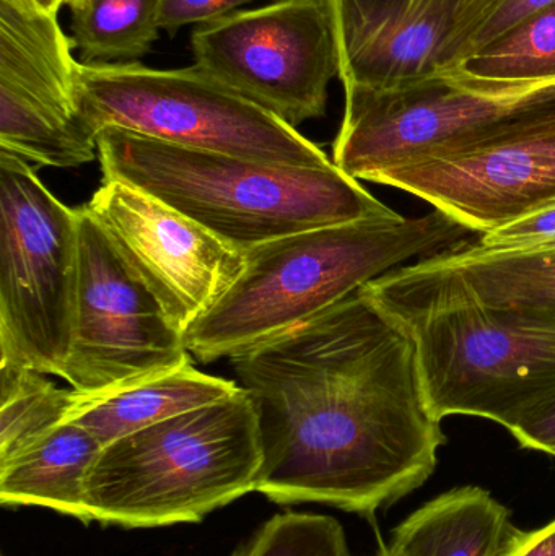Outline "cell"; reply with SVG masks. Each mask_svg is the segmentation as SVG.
Here are the masks:
<instances>
[{
  "mask_svg": "<svg viewBox=\"0 0 555 556\" xmlns=\"http://www.w3.org/2000/svg\"><path fill=\"white\" fill-rule=\"evenodd\" d=\"M260 427L256 493L357 515L420 489L446 438L406 326L364 288L231 356Z\"/></svg>",
  "mask_w": 555,
  "mask_h": 556,
  "instance_id": "6da1fadb",
  "label": "cell"
},
{
  "mask_svg": "<svg viewBox=\"0 0 555 556\" xmlns=\"http://www.w3.org/2000/svg\"><path fill=\"white\" fill-rule=\"evenodd\" d=\"M468 228L433 208L300 231L244 251L230 290L185 332L198 362L231 358L331 309L407 261L465 243Z\"/></svg>",
  "mask_w": 555,
  "mask_h": 556,
  "instance_id": "7a4b0ae2",
  "label": "cell"
},
{
  "mask_svg": "<svg viewBox=\"0 0 555 556\" xmlns=\"http://www.w3.org/2000/svg\"><path fill=\"white\" fill-rule=\"evenodd\" d=\"M97 142L103 179L160 199L243 251L300 231L393 212L336 165L257 162L121 127H104Z\"/></svg>",
  "mask_w": 555,
  "mask_h": 556,
  "instance_id": "3957f363",
  "label": "cell"
},
{
  "mask_svg": "<svg viewBox=\"0 0 555 556\" xmlns=\"http://www.w3.org/2000/svg\"><path fill=\"white\" fill-rule=\"evenodd\" d=\"M364 290L406 326L439 420L485 418L508 431L555 399V330L520 326L482 306L426 260Z\"/></svg>",
  "mask_w": 555,
  "mask_h": 556,
  "instance_id": "277c9868",
  "label": "cell"
},
{
  "mask_svg": "<svg viewBox=\"0 0 555 556\" xmlns=\"http://www.w3.org/2000/svg\"><path fill=\"white\" fill-rule=\"evenodd\" d=\"M263 450L243 389L106 444L85 480L91 521L126 529L201 521L256 492Z\"/></svg>",
  "mask_w": 555,
  "mask_h": 556,
  "instance_id": "5b68a950",
  "label": "cell"
},
{
  "mask_svg": "<svg viewBox=\"0 0 555 556\" xmlns=\"http://www.w3.org/2000/svg\"><path fill=\"white\" fill-rule=\"evenodd\" d=\"M77 104L94 136L121 127L207 152L303 168L332 160L295 127L209 77L201 68L78 62Z\"/></svg>",
  "mask_w": 555,
  "mask_h": 556,
  "instance_id": "8992f818",
  "label": "cell"
},
{
  "mask_svg": "<svg viewBox=\"0 0 555 556\" xmlns=\"http://www.w3.org/2000/svg\"><path fill=\"white\" fill-rule=\"evenodd\" d=\"M77 277V211L0 149V363L61 378Z\"/></svg>",
  "mask_w": 555,
  "mask_h": 556,
  "instance_id": "52a82bcc",
  "label": "cell"
},
{
  "mask_svg": "<svg viewBox=\"0 0 555 556\" xmlns=\"http://www.w3.org/2000/svg\"><path fill=\"white\" fill-rule=\"evenodd\" d=\"M370 182L422 199L471 233L543 207L555 199V80L524 110Z\"/></svg>",
  "mask_w": 555,
  "mask_h": 556,
  "instance_id": "ba28073f",
  "label": "cell"
},
{
  "mask_svg": "<svg viewBox=\"0 0 555 556\" xmlns=\"http://www.w3.org/2000/svg\"><path fill=\"white\" fill-rule=\"evenodd\" d=\"M78 214V277L71 353L61 378L97 401L191 363L185 337L108 240Z\"/></svg>",
  "mask_w": 555,
  "mask_h": 556,
  "instance_id": "9c48e42d",
  "label": "cell"
},
{
  "mask_svg": "<svg viewBox=\"0 0 555 556\" xmlns=\"http://www.w3.org/2000/svg\"><path fill=\"white\" fill-rule=\"evenodd\" d=\"M194 65L218 84L295 127L326 113L339 77L325 0H276L199 25Z\"/></svg>",
  "mask_w": 555,
  "mask_h": 556,
  "instance_id": "30bf717a",
  "label": "cell"
},
{
  "mask_svg": "<svg viewBox=\"0 0 555 556\" xmlns=\"http://www.w3.org/2000/svg\"><path fill=\"white\" fill-rule=\"evenodd\" d=\"M74 46L33 0H0V149L52 168L98 159L77 104Z\"/></svg>",
  "mask_w": 555,
  "mask_h": 556,
  "instance_id": "8fae6325",
  "label": "cell"
},
{
  "mask_svg": "<svg viewBox=\"0 0 555 556\" xmlns=\"http://www.w3.org/2000/svg\"><path fill=\"white\" fill-rule=\"evenodd\" d=\"M85 207L182 336L243 273V250L126 182L103 179Z\"/></svg>",
  "mask_w": 555,
  "mask_h": 556,
  "instance_id": "7c38bea8",
  "label": "cell"
},
{
  "mask_svg": "<svg viewBox=\"0 0 555 556\" xmlns=\"http://www.w3.org/2000/svg\"><path fill=\"white\" fill-rule=\"evenodd\" d=\"M344 91H390L458 67L504 0H325Z\"/></svg>",
  "mask_w": 555,
  "mask_h": 556,
  "instance_id": "4fadbf2b",
  "label": "cell"
},
{
  "mask_svg": "<svg viewBox=\"0 0 555 556\" xmlns=\"http://www.w3.org/2000/svg\"><path fill=\"white\" fill-rule=\"evenodd\" d=\"M426 261L495 316L555 330V244L497 251L465 241Z\"/></svg>",
  "mask_w": 555,
  "mask_h": 556,
  "instance_id": "5bb4252c",
  "label": "cell"
},
{
  "mask_svg": "<svg viewBox=\"0 0 555 556\" xmlns=\"http://www.w3.org/2000/svg\"><path fill=\"white\" fill-rule=\"evenodd\" d=\"M103 444L75 421H65L31 446L0 463L2 506H38L91 522L85 480Z\"/></svg>",
  "mask_w": 555,
  "mask_h": 556,
  "instance_id": "9a60e30c",
  "label": "cell"
},
{
  "mask_svg": "<svg viewBox=\"0 0 555 556\" xmlns=\"http://www.w3.org/2000/svg\"><path fill=\"white\" fill-rule=\"evenodd\" d=\"M514 526L510 511L481 486H459L404 519L393 532V556H499Z\"/></svg>",
  "mask_w": 555,
  "mask_h": 556,
  "instance_id": "2e32d148",
  "label": "cell"
},
{
  "mask_svg": "<svg viewBox=\"0 0 555 556\" xmlns=\"http://www.w3.org/2000/svg\"><path fill=\"white\" fill-rule=\"evenodd\" d=\"M237 382L182 366L142 384L97 401H80L71 420L90 431L103 447L166 418L214 404L240 391Z\"/></svg>",
  "mask_w": 555,
  "mask_h": 556,
  "instance_id": "e0dca14e",
  "label": "cell"
},
{
  "mask_svg": "<svg viewBox=\"0 0 555 556\" xmlns=\"http://www.w3.org/2000/svg\"><path fill=\"white\" fill-rule=\"evenodd\" d=\"M67 5L80 64L139 62L159 39V0H71Z\"/></svg>",
  "mask_w": 555,
  "mask_h": 556,
  "instance_id": "ac0fdd59",
  "label": "cell"
},
{
  "mask_svg": "<svg viewBox=\"0 0 555 556\" xmlns=\"http://www.w3.org/2000/svg\"><path fill=\"white\" fill-rule=\"evenodd\" d=\"M77 405L74 389L58 388L33 369L0 363V463L71 420Z\"/></svg>",
  "mask_w": 555,
  "mask_h": 556,
  "instance_id": "d6986e66",
  "label": "cell"
},
{
  "mask_svg": "<svg viewBox=\"0 0 555 556\" xmlns=\"http://www.w3.org/2000/svg\"><path fill=\"white\" fill-rule=\"evenodd\" d=\"M453 71L488 85L555 80V5L469 55Z\"/></svg>",
  "mask_w": 555,
  "mask_h": 556,
  "instance_id": "ffe728a7",
  "label": "cell"
},
{
  "mask_svg": "<svg viewBox=\"0 0 555 556\" xmlns=\"http://www.w3.org/2000/svg\"><path fill=\"white\" fill-rule=\"evenodd\" d=\"M234 556H351L344 529L325 515L287 511L270 518Z\"/></svg>",
  "mask_w": 555,
  "mask_h": 556,
  "instance_id": "44dd1931",
  "label": "cell"
},
{
  "mask_svg": "<svg viewBox=\"0 0 555 556\" xmlns=\"http://www.w3.org/2000/svg\"><path fill=\"white\" fill-rule=\"evenodd\" d=\"M479 247L484 250H528L555 244V199L543 207L481 235Z\"/></svg>",
  "mask_w": 555,
  "mask_h": 556,
  "instance_id": "7402d4cb",
  "label": "cell"
},
{
  "mask_svg": "<svg viewBox=\"0 0 555 556\" xmlns=\"http://www.w3.org/2000/svg\"><path fill=\"white\" fill-rule=\"evenodd\" d=\"M261 0H159V26L176 35L188 25H205Z\"/></svg>",
  "mask_w": 555,
  "mask_h": 556,
  "instance_id": "603a6c76",
  "label": "cell"
},
{
  "mask_svg": "<svg viewBox=\"0 0 555 556\" xmlns=\"http://www.w3.org/2000/svg\"><path fill=\"white\" fill-rule=\"evenodd\" d=\"M554 5L555 0H504V3L479 26L478 31L469 39L463 61L481 51L485 46L504 38L505 35L518 28L521 23L528 22Z\"/></svg>",
  "mask_w": 555,
  "mask_h": 556,
  "instance_id": "cb8c5ba5",
  "label": "cell"
},
{
  "mask_svg": "<svg viewBox=\"0 0 555 556\" xmlns=\"http://www.w3.org/2000/svg\"><path fill=\"white\" fill-rule=\"evenodd\" d=\"M525 450L555 457V399L510 431Z\"/></svg>",
  "mask_w": 555,
  "mask_h": 556,
  "instance_id": "d4e9b609",
  "label": "cell"
},
{
  "mask_svg": "<svg viewBox=\"0 0 555 556\" xmlns=\"http://www.w3.org/2000/svg\"><path fill=\"white\" fill-rule=\"evenodd\" d=\"M499 556H555V519L543 528H515Z\"/></svg>",
  "mask_w": 555,
  "mask_h": 556,
  "instance_id": "484cf974",
  "label": "cell"
},
{
  "mask_svg": "<svg viewBox=\"0 0 555 556\" xmlns=\"http://www.w3.org/2000/svg\"><path fill=\"white\" fill-rule=\"evenodd\" d=\"M33 2H35V5L38 7L41 12L58 16L59 10L62 9V5L68 3V0H33Z\"/></svg>",
  "mask_w": 555,
  "mask_h": 556,
  "instance_id": "4316f807",
  "label": "cell"
},
{
  "mask_svg": "<svg viewBox=\"0 0 555 556\" xmlns=\"http://www.w3.org/2000/svg\"><path fill=\"white\" fill-rule=\"evenodd\" d=\"M377 556H393V555H391L390 552L384 551V552H381V554L377 555Z\"/></svg>",
  "mask_w": 555,
  "mask_h": 556,
  "instance_id": "83f0119b",
  "label": "cell"
},
{
  "mask_svg": "<svg viewBox=\"0 0 555 556\" xmlns=\"http://www.w3.org/2000/svg\"><path fill=\"white\" fill-rule=\"evenodd\" d=\"M68 2H71V0H68Z\"/></svg>",
  "mask_w": 555,
  "mask_h": 556,
  "instance_id": "f1b7e54d",
  "label": "cell"
}]
</instances>
